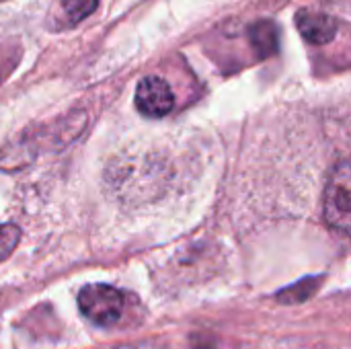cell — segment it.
I'll return each mask as SVG.
<instances>
[{
  "label": "cell",
  "mask_w": 351,
  "mask_h": 349,
  "mask_svg": "<svg viewBox=\"0 0 351 349\" xmlns=\"http://www.w3.org/2000/svg\"><path fill=\"white\" fill-rule=\"evenodd\" d=\"M78 309L97 327H113L123 313V296L107 284H88L78 294Z\"/></svg>",
  "instance_id": "obj_2"
},
{
  "label": "cell",
  "mask_w": 351,
  "mask_h": 349,
  "mask_svg": "<svg viewBox=\"0 0 351 349\" xmlns=\"http://www.w3.org/2000/svg\"><path fill=\"white\" fill-rule=\"evenodd\" d=\"M296 27L300 35L315 45H325L335 39L337 35V21L327 12H315V10H298L296 14Z\"/></svg>",
  "instance_id": "obj_4"
},
{
  "label": "cell",
  "mask_w": 351,
  "mask_h": 349,
  "mask_svg": "<svg viewBox=\"0 0 351 349\" xmlns=\"http://www.w3.org/2000/svg\"><path fill=\"white\" fill-rule=\"evenodd\" d=\"M97 6H99V0H62V8L72 25L93 14Z\"/></svg>",
  "instance_id": "obj_7"
},
{
  "label": "cell",
  "mask_w": 351,
  "mask_h": 349,
  "mask_svg": "<svg viewBox=\"0 0 351 349\" xmlns=\"http://www.w3.org/2000/svg\"><path fill=\"white\" fill-rule=\"evenodd\" d=\"M325 222L331 230L348 237L351 230V167L341 160L325 189Z\"/></svg>",
  "instance_id": "obj_1"
},
{
  "label": "cell",
  "mask_w": 351,
  "mask_h": 349,
  "mask_svg": "<svg viewBox=\"0 0 351 349\" xmlns=\"http://www.w3.org/2000/svg\"><path fill=\"white\" fill-rule=\"evenodd\" d=\"M249 39H251V45L255 47V51L261 58H267L278 51L280 31H278L276 23H271V21H257L249 29Z\"/></svg>",
  "instance_id": "obj_5"
},
{
  "label": "cell",
  "mask_w": 351,
  "mask_h": 349,
  "mask_svg": "<svg viewBox=\"0 0 351 349\" xmlns=\"http://www.w3.org/2000/svg\"><path fill=\"white\" fill-rule=\"evenodd\" d=\"M21 241V230L14 224H0V261H4Z\"/></svg>",
  "instance_id": "obj_8"
},
{
  "label": "cell",
  "mask_w": 351,
  "mask_h": 349,
  "mask_svg": "<svg viewBox=\"0 0 351 349\" xmlns=\"http://www.w3.org/2000/svg\"><path fill=\"white\" fill-rule=\"evenodd\" d=\"M136 107L146 117H165L175 107V95L160 76H146L136 88Z\"/></svg>",
  "instance_id": "obj_3"
},
{
  "label": "cell",
  "mask_w": 351,
  "mask_h": 349,
  "mask_svg": "<svg viewBox=\"0 0 351 349\" xmlns=\"http://www.w3.org/2000/svg\"><path fill=\"white\" fill-rule=\"evenodd\" d=\"M319 286V280L317 278H311V280H302L298 282L296 286L288 288V290H282L278 294V300L280 302H286V304H296V302H304L313 296V292L317 290Z\"/></svg>",
  "instance_id": "obj_6"
},
{
  "label": "cell",
  "mask_w": 351,
  "mask_h": 349,
  "mask_svg": "<svg viewBox=\"0 0 351 349\" xmlns=\"http://www.w3.org/2000/svg\"><path fill=\"white\" fill-rule=\"evenodd\" d=\"M117 349H119V348H117Z\"/></svg>",
  "instance_id": "obj_9"
}]
</instances>
